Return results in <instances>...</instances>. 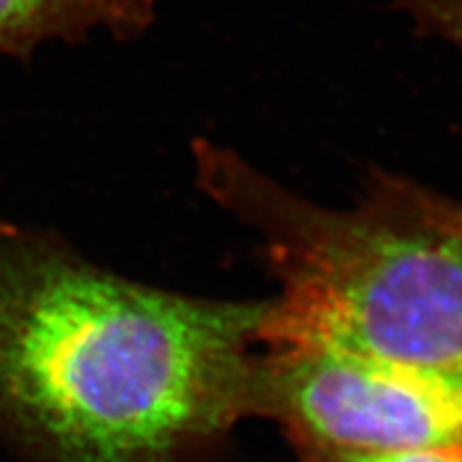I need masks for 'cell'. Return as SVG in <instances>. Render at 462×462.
Segmentation results:
<instances>
[{
	"label": "cell",
	"instance_id": "obj_1",
	"mask_svg": "<svg viewBox=\"0 0 462 462\" xmlns=\"http://www.w3.org/2000/svg\"><path fill=\"white\" fill-rule=\"evenodd\" d=\"M268 302L170 291L0 218V449L14 462H190L251 413Z\"/></svg>",
	"mask_w": 462,
	"mask_h": 462
},
{
	"label": "cell",
	"instance_id": "obj_2",
	"mask_svg": "<svg viewBox=\"0 0 462 462\" xmlns=\"http://www.w3.org/2000/svg\"><path fill=\"white\" fill-rule=\"evenodd\" d=\"M190 148L201 193L255 231L281 281L262 343L354 351L462 381V240L418 221L371 173L360 204L340 210L223 143Z\"/></svg>",
	"mask_w": 462,
	"mask_h": 462
},
{
	"label": "cell",
	"instance_id": "obj_3",
	"mask_svg": "<svg viewBox=\"0 0 462 462\" xmlns=\"http://www.w3.org/2000/svg\"><path fill=\"white\" fill-rule=\"evenodd\" d=\"M251 413L279 420L302 448L462 452V381L326 346L257 357Z\"/></svg>",
	"mask_w": 462,
	"mask_h": 462
},
{
	"label": "cell",
	"instance_id": "obj_4",
	"mask_svg": "<svg viewBox=\"0 0 462 462\" xmlns=\"http://www.w3.org/2000/svg\"><path fill=\"white\" fill-rule=\"evenodd\" d=\"M159 0H0V56L28 62L48 43L92 34L131 42L157 22Z\"/></svg>",
	"mask_w": 462,
	"mask_h": 462
},
{
	"label": "cell",
	"instance_id": "obj_5",
	"mask_svg": "<svg viewBox=\"0 0 462 462\" xmlns=\"http://www.w3.org/2000/svg\"><path fill=\"white\" fill-rule=\"evenodd\" d=\"M373 176L381 189L390 198H394L404 210L411 212L418 221L462 240V199L448 198L435 189L424 187L411 178L396 176V173L377 170L373 171Z\"/></svg>",
	"mask_w": 462,
	"mask_h": 462
},
{
	"label": "cell",
	"instance_id": "obj_6",
	"mask_svg": "<svg viewBox=\"0 0 462 462\" xmlns=\"http://www.w3.org/2000/svg\"><path fill=\"white\" fill-rule=\"evenodd\" d=\"M415 34L448 43L462 56V0H394Z\"/></svg>",
	"mask_w": 462,
	"mask_h": 462
},
{
	"label": "cell",
	"instance_id": "obj_7",
	"mask_svg": "<svg viewBox=\"0 0 462 462\" xmlns=\"http://www.w3.org/2000/svg\"><path fill=\"white\" fill-rule=\"evenodd\" d=\"M302 462H462V452H443V449L356 452V449L302 448Z\"/></svg>",
	"mask_w": 462,
	"mask_h": 462
}]
</instances>
